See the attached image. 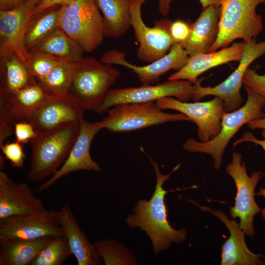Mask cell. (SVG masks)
<instances>
[{
	"mask_svg": "<svg viewBox=\"0 0 265 265\" xmlns=\"http://www.w3.org/2000/svg\"><path fill=\"white\" fill-rule=\"evenodd\" d=\"M26 183L16 182L0 172V219L45 210Z\"/></svg>",
	"mask_w": 265,
	"mask_h": 265,
	"instance_id": "obj_18",
	"label": "cell"
},
{
	"mask_svg": "<svg viewBox=\"0 0 265 265\" xmlns=\"http://www.w3.org/2000/svg\"><path fill=\"white\" fill-rule=\"evenodd\" d=\"M241 154L234 152L232 162L226 167L227 173L233 178L237 192L234 207H230L231 217L240 220L239 226L248 236L254 235L253 225L255 215L262 210L255 201L256 186L262 178L261 171L254 172L249 176L244 162H241Z\"/></svg>",
	"mask_w": 265,
	"mask_h": 265,
	"instance_id": "obj_9",
	"label": "cell"
},
{
	"mask_svg": "<svg viewBox=\"0 0 265 265\" xmlns=\"http://www.w3.org/2000/svg\"><path fill=\"white\" fill-rule=\"evenodd\" d=\"M28 51L46 53L72 62L82 58L84 52L80 46L60 27Z\"/></svg>",
	"mask_w": 265,
	"mask_h": 265,
	"instance_id": "obj_27",
	"label": "cell"
},
{
	"mask_svg": "<svg viewBox=\"0 0 265 265\" xmlns=\"http://www.w3.org/2000/svg\"><path fill=\"white\" fill-rule=\"evenodd\" d=\"M195 91V84L183 80H168L155 85L110 89L102 103L93 111L103 113L118 105L154 102L166 97L186 102L193 98Z\"/></svg>",
	"mask_w": 265,
	"mask_h": 265,
	"instance_id": "obj_7",
	"label": "cell"
},
{
	"mask_svg": "<svg viewBox=\"0 0 265 265\" xmlns=\"http://www.w3.org/2000/svg\"><path fill=\"white\" fill-rule=\"evenodd\" d=\"M265 54V40L257 42L256 38L245 43L241 59L237 68L223 81L214 87H203L198 80L192 99L198 101L208 95L220 98L223 102L224 111H233L240 108L243 100L240 90L242 79L249 65L256 59Z\"/></svg>",
	"mask_w": 265,
	"mask_h": 265,
	"instance_id": "obj_11",
	"label": "cell"
},
{
	"mask_svg": "<svg viewBox=\"0 0 265 265\" xmlns=\"http://www.w3.org/2000/svg\"><path fill=\"white\" fill-rule=\"evenodd\" d=\"M25 0H0V10L11 9Z\"/></svg>",
	"mask_w": 265,
	"mask_h": 265,
	"instance_id": "obj_41",
	"label": "cell"
},
{
	"mask_svg": "<svg viewBox=\"0 0 265 265\" xmlns=\"http://www.w3.org/2000/svg\"><path fill=\"white\" fill-rule=\"evenodd\" d=\"M245 104L233 111L223 112L221 117V129L218 134L206 142H201L193 138L187 140L183 148L190 152L209 154L213 159L214 169H220L224 151L231 139L244 124L253 120L265 117L262 110L265 106V99L261 96L246 91Z\"/></svg>",
	"mask_w": 265,
	"mask_h": 265,
	"instance_id": "obj_5",
	"label": "cell"
},
{
	"mask_svg": "<svg viewBox=\"0 0 265 265\" xmlns=\"http://www.w3.org/2000/svg\"><path fill=\"white\" fill-rule=\"evenodd\" d=\"M156 103L161 109L175 110L188 117L198 126V136L201 142L211 140L220 131L224 106L223 100L219 97L204 102L188 103L166 97L157 100Z\"/></svg>",
	"mask_w": 265,
	"mask_h": 265,
	"instance_id": "obj_13",
	"label": "cell"
},
{
	"mask_svg": "<svg viewBox=\"0 0 265 265\" xmlns=\"http://www.w3.org/2000/svg\"><path fill=\"white\" fill-rule=\"evenodd\" d=\"M80 131V123L38 133L29 142L31 160L27 178L40 182L53 175L67 159Z\"/></svg>",
	"mask_w": 265,
	"mask_h": 265,
	"instance_id": "obj_2",
	"label": "cell"
},
{
	"mask_svg": "<svg viewBox=\"0 0 265 265\" xmlns=\"http://www.w3.org/2000/svg\"><path fill=\"white\" fill-rule=\"evenodd\" d=\"M6 159L3 155H0V171H1V170L3 169V168L4 167L5 165Z\"/></svg>",
	"mask_w": 265,
	"mask_h": 265,
	"instance_id": "obj_44",
	"label": "cell"
},
{
	"mask_svg": "<svg viewBox=\"0 0 265 265\" xmlns=\"http://www.w3.org/2000/svg\"><path fill=\"white\" fill-rule=\"evenodd\" d=\"M219 16L220 6L212 5L192 23L189 36L181 45L189 56L209 52L217 37Z\"/></svg>",
	"mask_w": 265,
	"mask_h": 265,
	"instance_id": "obj_22",
	"label": "cell"
},
{
	"mask_svg": "<svg viewBox=\"0 0 265 265\" xmlns=\"http://www.w3.org/2000/svg\"><path fill=\"white\" fill-rule=\"evenodd\" d=\"M172 0H158L159 10L162 16H166L168 15Z\"/></svg>",
	"mask_w": 265,
	"mask_h": 265,
	"instance_id": "obj_40",
	"label": "cell"
},
{
	"mask_svg": "<svg viewBox=\"0 0 265 265\" xmlns=\"http://www.w3.org/2000/svg\"><path fill=\"white\" fill-rule=\"evenodd\" d=\"M155 171L157 181L153 196L150 200H139L129 215L125 222L131 228H139L146 233L151 240L156 255L168 249L172 242L179 243L186 238L187 231L184 228L176 230L170 224L165 204L168 191L163 187L164 183L180 166H176L166 175L162 174L158 165L149 156Z\"/></svg>",
	"mask_w": 265,
	"mask_h": 265,
	"instance_id": "obj_1",
	"label": "cell"
},
{
	"mask_svg": "<svg viewBox=\"0 0 265 265\" xmlns=\"http://www.w3.org/2000/svg\"><path fill=\"white\" fill-rule=\"evenodd\" d=\"M189 57L187 51L181 44L174 43L165 55L145 66H137L130 63L126 59L124 52L115 49L105 52L100 61L126 67L137 75L143 85H150L159 80L160 77L169 70L182 68Z\"/></svg>",
	"mask_w": 265,
	"mask_h": 265,
	"instance_id": "obj_15",
	"label": "cell"
},
{
	"mask_svg": "<svg viewBox=\"0 0 265 265\" xmlns=\"http://www.w3.org/2000/svg\"><path fill=\"white\" fill-rule=\"evenodd\" d=\"M51 96L36 80L10 94H0L17 122L28 121L32 114Z\"/></svg>",
	"mask_w": 265,
	"mask_h": 265,
	"instance_id": "obj_24",
	"label": "cell"
},
{
	"mask_svg": "<svg viewBox=\"0 0 265 265\" xmlns=\"http://www.w3.org/2000/svg\"><path fill=\"white\" fill-rule=\"evenodd\" d=\"M265 2V0H223L217 37L209 53L225 48L237 39L247 43L256 38L264 29L262 17L256 8Z\"/></svg>",
	"mask_w": 265,
	"mask_h": 265,
	"instance_id": "obj_4",
	"label": "cell"
},
{
	"mask_svg": "<svg viewBox=\"0 0 265 265\" xmlns=\"http://www.w3.org/2000/svg\"><path fill=\"white\" fill-rule=\"evenodd\" d=\"M0 149L12 166L19 169L23 168L26 155L22 144L16 140L12 142H5L0 146Z\"/></svg>",
	"mask_w": 265,
	"mask_h": 265,
	"instance_id": "obj_34",
	"label": "cell"
},
{
	"mask_svg": "<svg viewBox=\"0 0 265 265\" xmlns=\"http://www.w3.org/2000/svg\"><path fill=\"white\" fill-rule=\"evenodd\" d=\"M72 0H42L36 6L32 16L37 15L47 9L55 5H63L70 2Z\"/></svg>",
	"mask_w": 265,
	"mask_h": 265,
	"instance_id": "obj_39",
	"label": "cell"
},
{
	"mask_svg": "<svg viewBox=\"0 0 265 265\" xmlns=\"http://www.w3.org/2000/svg\"><path fill=\"white\" fill-rule=\"evenodd\" d=\"M64 236L59 211H42L0 219V238L35 239Z\"/></svg>",
	"mask_w": 265,
	"mask_h": 265,
	"instance_id": "obj_12",
	"label": "cell"
},
{
	"mask_svg": "<svg viewBox=\"0 0 265 265\" xmlns=\"http://www.w3.org/2000/svg\"><path fill=\"white\" fill-rule=\"evenodd\" d=\"M17 122L6 103L0 99V146L14 133Z\"/></svg>",
	"mask_w": 265,
	"mask_h": 265,
	"instance_id": "obj_33",
	"label": "cell"
},
{
	"mask_svg": "<svg viewBox=\"0 0 265 265\" xmlns=\"http://www.w3.org/2000/svg\"><path fill=\"white\" fill-rule=\"evenodd\" d=\"M72 69L69 94L85 110H94L102 103L121 74L112 65L92 56L72 62Z\"/></svg>",
	"mask_w": 265,
	"mask_h": 265,
	"instance_id": "obj_3",
	"label": "cell"
},
{
	"mask_svg": "<svg viewBox=\"0 0 265 265\" xmlns=\"http://www.w3.org/2000/svg\"><path fill=\"white\" fill-rule=\"evenodd\" d=\"M203 9L212 5L220 6L223 0H198Z\"/></svg>",
	"mask_w": 265,
	"mask_h": 265,
	"instance_id": "obj_43",
	"label": "cell"
},
{
	"mask_svg": "<svg viewBox=\"0 0 265 265\" xmlns=\"http://www.w3.org/2000/svg\"><path fill=\"white\" fill-rule=\"evenodd\" d=\"M245 44L244 42L234 43L229 47L215 52L189 56L186 63L176 72L170 75L168 80H187L195 84L198 80V77L205 71L230 62L240 61Z\"/></svg>",
	"mask_w": 265,
	"mask_h": 265,
	"instance_id": "obj_20",
	"label": "cell"
},
{
	"mask_svg": "<svg viewBox=\"0 0 265 265\" xmlns=\"http://www.w3.org/2000/svg\"><path fill=\"white\" fill-rule=\"evenodd\" d=\"M192 23L181 20L171 21L169 30L174 43L182 45L187 40L190 33Z\"/></svg>",
	"mask_w": 265,
	"mask_h": 265,
	"instance_id": "obj_36",
	"label": "cell"
},
{
	"mask_svg": "<svg viewBox=\"0 0 265 265\" xmlns=\"http://www.w3.org/2000/svg\"><path fill=\"white\" fill-rule=\"evenodd\" d=\"M94 244L105 265H137L133 253L116 240H96Z\"/></svg>",
	"mask_w": 265,
	"mask_h": 265,
	"instance_id": "obj_30",
	"label": "cell"
},
{
	"mask_svg": "<svg viewBox=\"0 0 265 265\" xmlns=\"http://www.w3.org/2000/svg\"><path fill=\"white\" fill-rule=\"evenodd\" d=\"M72 75V62L63 60L37 81L50 96L62 97L69 94Z\"/></svg>",
	"mask_w": 265,
	"mask_h": 265,
	"instance_id": "obj_29",
	"label": "cell"
},
{
	"mask_svg": "<svg viewBox=\"0 0 265 265\" xmlns=\"http://www.w3.org/2000/svg\"><path fill=\"white\" fill-rule=\"evenodd\" d=\"M60 5L52 6L32 16L27 25L24 46L27 51L59 27L58 17Z\"/></svg>",
	"mask_w": 265,
	"mask_h": 265,
	"instance_id": "obj_28",
	"label": "cell"
},
{
	"mask_svg": "<svg viewBox=\"0 0 265 265\" xmlns=\"http://www.w3.org/2000/svg\"><path fill=\"white\" fill-rule=\"evenodd\" d=\"M245 90L261 96L265 99V75H260L256 70L248 68L242 79Z\"/></svg>",
	"mask_w": 265,
	"mask_h": 265,
	"instance_id": "obj_35",
	"label": "cell"
},
{
	"mask_svg": "<svg viewBox=\"0 0 265 265\" xmlns=\"http://www.w3.org/2000/svg\"><path fill=\"white\" fill-rule=\"evenodd\" d=\"M106 112L107 116L103 119L106 122L105 128L115 132L137 130L169 122H191L182 113L163 112L154 102L120 104Z\"/></svg>",
	"mask_w": 265,
	"mask_h": 265,
	"instance_id": "obj_8",
	"label": "cell"
},
{
	"mask_svg": "<svg viewBox=\"0 0 265 265\" xmlns=\"http://www.w3.org/2000/svg\"><path fill=\"white\" fill-rule=\"evenodd\" d=\"M146 0H129L131 24L139 43L137 55L142 61L152 62L169 52L174 41L170 33L171 21L162 19L148 26L141 16V7Z\"/></svg>",
	"mask_w": 265,
	"mask_h": 265,
	"instance_id": "obj_10",
	"label": "cell"
},
{
	"mask_svg": "<svg viewBox=\"0 0 265 265\" xmlns=\"http://www.w3.org/2000/svg\"><path fill=\"white\" fill-rule=\"evenodd\" d=\"M201 210L209 212L217 217L226 226L230 233L229 238L221 247V265H257L264 264L261 260L264 256L255 254L247 247L245 240V233L235 219H230L223 212L201 206L190 201Z\"/></svg>",
	"mask_w": 265,
	"mask_h": 265,
	"instance_id": "obj_19",
	"label": "cell"
},
{
	"mask_svg": "<svg viewBox=\"0 0 265 265\" xmlns=\"http://www.w3.org/2000/svg\"><path fill=\"white\" fill-rule=\"evenodd\" d=\"M62 61L46 53L28 51L27 67L31 75L37 80L45 77Z\"/></svg>",
	"mask_w": 265,
	"mask_h": 265,
	"instance_id": "obj_32",
	"label": "cell"
},
{
	"mask_svg": "<svg viewBox=\"0 0 265 265\" xmlns=\"http://www.w3.org/2000/svg\"><path fill=\"white\" fill-rule=\"evenodd\" d=\"M58 25L85 52L95 50L105 37L103 16L95 0H72L61 5Z\"/></svg>",
	"mask_w": 265,
	"mask_h": 265,
	"instance_id": "obj_6",
	"label": "cell"
},
{
	"mask_svg": "<svg viewBox=\"0 0 265 265\" xmlns=\"http://www.w3.org/2000/svg\"><path fill=\"white\" fill-rule=\"evenodd\" d=\"M103 14L105 36L118 38L131 26L129 0H95Z\"/></svg>",
	"mask_w": 265,
	"mask_h": 265,
	"instance_id": "obj_25",
	"label": "cell"
},
{
	"mask_svg": "<svg viewBox=\"0 0 265 265\" xmlns=\"http://www.w3.org/2000/svg\"><path fill=\"white\" fill-rule=\"evenodd\" d=\"M106 122H90L83 119L80 123V131L69 155L59 169L36 190L39 192L47 189L59 179L72 172L87 170L99 171V165L91 158L90 149L91 142L97 132L105 128Z\"/></svg>",
	"mask_w": 265,
	"mask_h": 265,
	"instance_id": "obj_14",
	"label": "cell"
},
{
	"mask_svg": "<svg viewBox=\"0 0 265 265\" xmlns=\"http://www.w3.org/2000/svg\"><path fill=\"white\" fill-rule=\"evenodd\" d=\"M85 110L70 94L62 97L51 96L28 121L39 133L69 124L80 123L84 119Z\"/></svg>",
	"mask_w": 265,
	"mask_h": 265,
	"instance_id": "obj_17",
	"label": "cell"
},
{
	"mask_svg": "<svg viewBox=\"0 0 265 265\" xmlns=\"http://www.w3.org/2000/svg\"><path fill=\"white\" fill-rule=\"evenodd\" d=\"M60 224L78 265H100L102 258L94 243L87 239L79 226L69 202L59 211Z\"/></svg>",
	"mask_w": 265,
	"mask_h": 265,
	"instance_id": "obj_21",
	"label": "cell"
},
{
	"mask_svg": "<svg viewBox=\"0 0 265 265\" xmlns=\"http://www.w3.org/2000/svg\"><path fill=\"white\" fill-rule=\"evenodd\" d=\"M247 124L248 126L252 130H265V117L262 118L250 121Z\"/></svg>",
	"mask_w": 265,
	"mask_h": 265,
	"instance_id": "obj_42",
	"label": "cell"
},
{
	"mask_svg": "<svg viewBox=\"0 0 265 265\" xmlns=\"http://www.w3.org/2000/svg\"><path fill=\"white\" fill-rule=\"evenodd\" d=\"M14 133L16 141L22 144L30 142L38 135L33 125L27 121L17 122L14 125Z\"/></svg>",
	"mask_w": 265,
	"mask_h": 265,
	"instance_id": "obj_37",
	"label": "cell"
},
{
	"mask_svg": "<svg viewBox=\"0 0 265 265\" xmlns=\"http://www.w3.org/2000/svg\"><path fill=\"white\" fill-rule=\"evenodd\" d=\"M0 94H10L34 81L27 64L14 54L0 56Z\"/></svg>",
	"mask_w": 265,
	"mask_h": 265,
	"instance_id": "obj_26",
	"label": "cell"
},
{
	"mask_svg": "<svg viewBox=\"0 0 265 265\" xmlns=\"http://www.w3.org/2000/svg\"><path fill=\"white\" fill-rule=\"evenodd\" d=\"M54 238H0V265H30Z\"/></svg>",
	"mask_w": 265,
	"mask_h": 265,
	"instance_id": "obj_23",
	"label": "cell"
},
{
	"mask_svg": "<svg viewBox=\"0 0 265 265\" xmlns=\"http://www.w3.org/2000/svg\"><path fill=\"white\" fill-rule=\"evenodd\" d=\"M35 7L25 0L11 9L0 10V56L14 54L27 64L24 38Z\"/></svg>",
	"mask_w": 265,
	"mask_h": 265,
	"instance_id": "obj_16",
	"label": "cell"
},
{
	"mask_svg": "<svg viewBox=\"0 0 265 265\" xmlns=\"http://www.w3.org/2000/svg\"><path fill=\"white\" fill-rule=\"evenodd\" d=\"M262 134L264 137L263 139H258L250 132H245L242 136L234 142L235 146L243 142H251L259 145L265 151V130H263ZM265 176V173L264 175ZM256 195L262 196L265 198V188L261 187L260 190L256 193ZM263 218L265 220V207L261 211Z\"/></svg>",
	"mask_w": 265,
	"mask_h": 265,
	"instance_id": "obj_38",
	"label": "cell"
},
{
	"mask_svg": "<svg viewBox=\"0 0 265 265\" xmlns=\"http://www.w3.org/2000/svg\"><path fill=\"white\" fill-rule=\"evenodd\" d=\"M71 254L65 235L54 237L30 265H62Z\"/></svg>",
	"mask_w": 265,
	"mask_h": 265,
	"instance_id": "obj_31",
	"label": "cell"
}]
</instances>
